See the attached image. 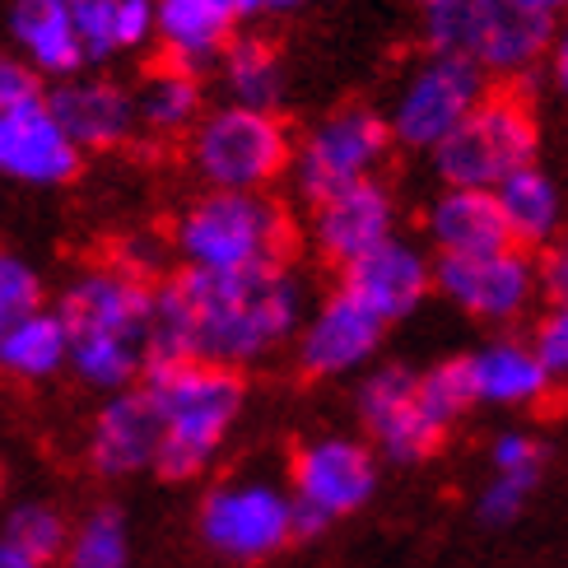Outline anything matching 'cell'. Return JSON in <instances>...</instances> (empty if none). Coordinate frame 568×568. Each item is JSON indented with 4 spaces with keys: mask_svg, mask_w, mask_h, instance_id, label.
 Wrapping results in <instances>:
<instances>
[{
    "mask_svg": "<svg viewBox=\"0 0 568 568\" xmlns=\"http://www.w3.org/2000/svg\"><path fill=\"white\" fill-rule=\"evenodd\" d=\"M303 275L290 262L252 271H182L154 290L150 368L163 364H220L247 368L298 341Z\"/></svg>",
    "mask_w": 568,
    "mask_h": 568,
    "instance_id": "1",
    "label": "cell"
},
{
    "mask_svg": "<svg viewBox=\"0 0 568 568\" xmlns=\"http://www.w3.org/2000/svg\"><path fill=\"white\" fill-rule=\"evenodd\" d=\"M150 275L126 262L84 266L61 290L57 313L70 331V368L93 392H126L150 373V317H154Z\"/></svg>",
    "mask_w": 568,
    "mask_h": 568,
    "instance_id": "2",
    "label": "cell"
},
{
    "mask_svg": "<svg viewBox=\"0 0 568 568\" xmlns=\"http://www.w3.org/2000/svg\"><path fill=\"white\" fill-rule=\"evenodd\" d=\"M159 415V462L163 480H196L224 453V443L247 406V387L220 364H163L140 383Z\"/></svg>",
    "mask_w": 568,
    "mask_h": 568,
    "instance_id": "3",
    "label": "cell"
},
{
    "mask_svg": "<svg viewBox=\"0 0 568 568\" xmlns=\"http://www.w3.org/2000/svg\"><path fill=\"white\" fill-rule=\"evenodd\" d=\"M290 239V210L266 192H205L173 224V252L182 271L210 275L284 262Z\"/></svg>",
    "mask_w": 568,
    "mask_h": 568,
    "instance_id": "4",
    "label": "cell"
},
{
    "mask_svg": "<svg viewBox=\"0 0 568 568\" xmlns=\"http://www.w3.org/2000/svg\"><path fill=\"white\" fill-rule=\"evenodd\" d=\"M555 19H540L517 0H443L424 10L429 52H453L476 61L485 75L523 80L546 61Z\"/></svg>",
    "mask_w": 568,
    "mask_h": 568,
    "instance_id": "5",
    "label": "cell"
},
{
    "mask_svg": "<svg viewBox=\"0 0 568 568\" xmlns=\"http://www.w3.org/2000/svg\"><path fill=\"white\" fill-rule=\"evenodd\" d=\"M186 159L210 192H266L290 173L294 135L280 112L220 103L186 135Z\"/></svg>",
    "mask_w": 568,
    "mask_h": 568,
    "instance_id": "6",
    "label": "cell"
},
{
    "mask_svg": "<svg viewBox=\"0 0 568 568\" xmlns=\"http://www.w3.org/2000/svg\"><path fill=\"white\" fill-rule=\"evenodd\" d=\"M536 150H540L536 112L527 108L523 93L499 89V93H485L480 108L470 112L429 159H434V173L443 186L494 192V186L513 178L517 169H531Z\"/></svg>",
    "mask_w": 568,
    "mask_h": 568,
    "instance_id": "7",
    "label": "cell"
},
{
    "mask_svg": "<svg viewBox=\"0 0 568 568\" xmlns=\"http://www.w3.org/2000/svg\"><path fill=\"white\" fill-rule=\"evenodd\" d=\"M387 150H392L387 116H377L364 103L326 112L317 126H307L303 140H294V163H290L294 192L307 205H317L326 196L345 192V186L373 182Z\"/></svg>",
    "mask_w": 568,
    "mask_h": 568,
    "instance_id": "8",
    "label": "cell"
},
{
    "mask_svg": "<svg viewBox=\"0 0 568 568\" xmlns=\"http://www.w3.org/2000/svg\"><path fill=\"white\" fill-rule=\"evenodd\" d=\"M485 93H489L485 70L476 61L453 57V52H424L406 70V80H400L392 99V112H387L392 145L434 154L480 108Z\"/></svg>",
    "mask_w": 568,
    "mask_h": 568,
    "instance_id": "9",
    "label": "cell"
},
{
    "mask_svg": "<svg viewBox=\"0 0 568 568\" xmlns=\"http://www.w3.org/2000/svg\"><path fill=\"white\" fill-rule=\"evenodd\" d=\"M201 540L233 564H262L294 540V494L266 476H229L201 504Z\"/></svg>",
    "mask_w": 568,
    "mask_h": 568,
    "instance_id": "10",
    "label": "cell"
},
{
    "mask_svg": "<svg viewBox=\"0 0 568 568\" xmlns=\"http://www.w3.org/2000/svg\"><path fill=\"white\" fill-rule=\"evenodd\" d=\"M294 494V536H317L336 517L359 513L377 494V457L373 447L345 434L307 438L290 462Z\"/></svg>",
    "mask_w": 568,
    "mask_h": 568,
    "instance_id": "11",
    "label": "cell"
},
{
    "mask_svg": "<svg viewBox=\"0 0 568 568\" xmlns=\"http://www.w3.org/2000/svg\"><path fill=\"white\" fill-rule=\"evenodd\" d=\"M434 290L453 307H462L466 317L508 326L531 307L540 290V271L523 247H504L489 256H438Z\"/></svg>",
    "mask_w": 568,
    "mask_h": 568,
    "instance_id": "12",
    "label": "cell"
},
{
    "mask_svg": "<svg viewBox=\"0 0 568 568\" xmlns=\"http://www.w3.org/2000/svg\"><path fill=\"white\" fill-rule=\"evenodd\" d=\"M359 419L373 438V453L396 466H415L438 453L447 438L419 400V373L406 364H383L359 383Z\"/></svg>",
    "mask_w": 568,
    "mask_h": 568,
    "instance_id": "13",
    "label": "cell"
},
{
    "mask_svg": "<svg viewBox=\"0 0 568 568\" xmlns=\"http://www.w3.org/2000/svg\"><path fill=\"white\" fill-rule=\"evenodd\" d=\"M383 336L387 322L336 284L298 326V368L307 377H345L373 359Z\"/></svg>",
    "mask_w": 568,
    "mask_h": 568,
    "instance_id": "14",
    "label": "cell"
},
{
    "mask_svg": "<svg viewBox=\"0 0 568 568\" xmlns=\"http://www.w3.org/2000/svg\"><path fill=\"white\" fill-rule=\"evenodd\" d=\"M307 233H313V247L326 256V262L345 271L349 262H359V256H368L396 239L392 186L383 178H373V182L345 186V192L317 201Z\"/></svg>",
    "mask_w": 568,
    "mask_h": 568,
    "instance_id": "15",
    "label": "cell"
},
{
    "mask_svg": "<svg viewBox=\"0 0 568 568\" xmlns=\"http://www.w3.org/2000/svg\"><path fill=\"white\" fill-rule=\"evenodd\" d=\"M75 140L61 131L52 103H19L0 108V178L23 186H65L80 173Z\"/></svg>",
    "mask_w": 568,
    "mask_h": 568,
    "instance_id": "16",
    "label": "cell"
},
{
    "mask_svg": "<svg viewBox=\"0 0 568 568\" xmlns=\"http://www.w3.org/2000/svg\"><path fill=\"white\" fill-rule=\"evenodd\" d=\"M52 103V116L61 122V131L75 140L80 154H108V150H122L126 140L140 131L135 122V93L116 80L103 75H80L75 80H61L47 93Z\"/></svg>",
    "mask_w": 568,
    "mask_h": 568,
    "instance_id": "17",
    "label": "cell"
},
{
    "mask_svg": "<svg viewBox=\"0 0 568 568\" xmlns=\"http://www.w3.org/2000/svg\"><path fill=\"white\" fill-rule=\"evenodd\" d=\"M89 466L108 480H126L140 470H154L159 462V415L145 387L112 392L103 410L89 424Z\"/></svg>",
    "mask_w": 568,
    "mask_h": 568,
    "instance_id": "18",
    "label": "cell"
},
{
    "mask_svg": "<svg viewBox=\"0 0 568 568\" xmlns=\"http://www.w3.org/2000/svg\"><path fill=\"white\" fill-rule=\"evenodd\" d=\"M341 290L354 294L373 317H383L387 326L410 317L424 303V294L434 290V262L424 256L415 243L392 239L377 252L359 256L341 271Z\"/></svg>",
    "mask_w": 568,
    "mask_h": 568,
    "instance_id": "19",
    "label": "cell"
},
{
    "mask_svg": "<svg viewBox=\"0 0 568 568\" xmlns=\"http://www.w3.org/2000/svg\"><path fill=\"white\" fill-rule=\"evenodd\" d=\"M6 29L14 42V57L38 70V80H75L89 65L84 42L70 19V0H10Z\"/></svg>",
    "mask_w": 568,
    "mask_h": 568,
    "instance_id": "20",
    "label": "cell"
},
{
    "mask_svg": "<svg viewBox=\"0 0 568 568\" xmlns=\"http://www.w3.org/2000/svg\"><path fill=\"white\" fill-rule=\"evenodd\" d=\"M159 33L154 42L163 47V61L201 70L224 57V47L239 38V0H154Z\"/></svg>",
    "mask_w": 568,
    "mask_h": 568,
    "instance_id": "21",
    "label": "cell"
},
{
    "mask_svg": "<svg viewBox=\"0 0 568 568\" xmlns=\"http://www.w3.org/2000/svg\"><path fill=\"white\" fill-rule=\"evenodd\" d=\"M466 373H470L476 406H504V410L540 406L555 383V373L540 364L536 345L517 336H499L480 345L476 354H466Z\"/></svg>",
    "mask_w": 568,
    "mask_h": 568,
    "instance_id": "22",
    "label": "cell"
},
{
    "mask_svg": "<svg viewBox=\"0 0 568 568\" xmlns=\"http://www.w3.org/2000/svg\"><path fill=\"white\" fill-rule=\"evenodd\" d=\"M424 233H429L438 256H489L513 247L499 201L494 192H476V186H443L424 210Z\"/></svg>",
    "mask_w": 568,
    "mask_h": 568,
    "instance_id": "23",
    "label": "cell"
},
{
    "mask_svg": "<svg viewBox=\"0 0 568 568\" xmlns=\"http://www.w3.org/2000/svg\"><path fill=\"white\" fill-rule=\"evenodd\" d=\"M131 93H135V122H140V131L159 135V140L192 135L196 122L205 116L201 75H196V70H186V65H173V61H159L154 70H145Z\"/></svg>",
    "mask_w": 568,
    "mask_h": 568,
    "instance_id": "24",
    "label": "cell"
},
{
    "mask_svg": "<svg viewBox=\"0 0 568 568\" xmlns=\"http://www.w3.org/2000/svg\"><path fill=\"white\" fill-rule=\"evenodd\" d=\"M494 201L504 210L508 239L513 247H550L564 229V192L546 169H517L513 178H504L494 186Z\"/></svg>",
    "mask_w": 568,
    "mask_h": 568,
    "instance_id": "25",
    "label": "cell"
},
{
    "mask_svg": "<svg viewBox=\"0 0 568 568\" xmlns=\"http://www.w3.org/2000/svg\"><path fill=\"white\" fill-rule=\"evenodd\" d=\"M70 19L89 61L140 52L159 33L154 0H70Z\"/></svg>",
    "mask_w": 568,
    "mask_h": 568,
    "instance_id": "26",
    "label": "cell"
},
{
    "mask_svg": "<svg viewBox=\"0 0 568 568\" xmlns=\"http://www.w3.org/2000/svg\"><path fill=\"white\" fill-rule=\"evenodd\" d=\"M61 368H70V331L57 307H38L0 336V377L10 383H47Z\"/></svg>",
    "mask_w": 568,
    "mask_h": 568,
    "instance_id": "27",
    "label": "cell"
},
{
    "mask_svg": "<svg viewBox=\"0 0 568 568\" xmlns=\"http://www.w3.org/2000/svg\"><path fill=\"white\" fill-rule=\"evenodd\" d=\"M215 70H220L224 103L280 112V103H284V57L275 52V42L256 38V33H239L224 47Z\"/></svg>",
    "mask_w": 568,
    "mask_h": 568,
    "instance_id": "28",
    "label": "cell"
},
{
    "mask_svg": "<svg viewBox=\"0 0 568 568\" xmlns=\"http://www.w3.org/2000/svg\"><path fill=\"white\" fill-rule=\"evenodd\" d=\"M131 559V531H126V517L116 508H93L84 513L75 527H70L65 540V568H126Z\"/></svg>",
    "mask_w": 568,
    "mask_h": 568,
    "instance_id": "29",
    "label": "cell"
},
{
    "mask_svg": "<svg viewBox=\"0 0 568 568\" xmlns=\"http://www.w3.org/2000/svg\"><path fill=\"white\" fill-rule=\"evenodd\" d=\"M70 527L75 523H65V513L52 508V504H19L6 517V540L19 546L23 555H33L38 564H57L65 555Z\"/></svg>",
    "mask_w": 568,
    "mask_h": 568,
    "instance_id": "30",
    "label": "cell"
},
{
    "mask_svg": "<svg viewBox=\"0 0 568 568\" xmlns=\"http://www.w3.org/2000/svg\"><path fill=\"white\" fill-rule=\"evenodd\" d=\"M419 400L424 410L434 415V424L443 434L457 429V419L476 406V392H470V373H466V359H443L434 368L419 373Z\"/></svg>",
    "mask_w": 568,
    "mask_h": 568,
    "instance_id": "31",
    "label": "cell"
},
{
    "mask_svg": "<svg viewBox=\"0 0 568 568\" xmlns=\"http://www.w3.org/2000/svg\"><path fill=\"white\" fill-rule=\"evenodd\" d=\"M47 307V294H42V275L33 262H23L19 252H6L0 247V336L19 322Z\"/></svg>",
    "mask_w": 568,
    "mask_h": 568,
    "instance_id": "32",
    "label": "cell"
},
{
    "mask_svg": "<svg viewBox=\"0 0 568 568\" xmlns=\"http://www.w3.org/2000/svg\"><path fill=\"white\" fill-rule=\"evenodd\" d=\"M546 470V443L523 434V429H508L494 438L489 447V476H513V480H540Z\"/></svg>",
    "mask_w": 568,
    "mask_h": 568,
    "instance_id": "33",
    "label": "cell"
},
{
    "mask_svg": "<svg viewBox=\"0 0 568 568\" xmlns=\"http://www.w3.org/2000/svg\"><path fill=\"white\" fill-rule=\"evenodd\" d=\"M531 480H513V476H489L480 499H476V513L485 527H508L513 517H523L527 499H531Z\"/></svg>",
    "mask_w": 568,
    "mask_h": 568,
    "instance_id": "34",
    "label": "cell"
},
{
    "mask_svg": "<svg viewBox=\"0 0 568 568\" xmlns=\"http://www.w3.org/2000/svg\"><path fill=\"white\" fill-rule=\"evenodd\" d=\"M540 364H546L555 377H568V303H550L546 317L536 322V336H531Z\"/></svg>",
    "mask_w": 568,
    "mask_h": 568,
    "instance_id": "35",
    "label": "cell"
},
{
    "mask_svg": "<svg viewBox=\"0 0 568 568\" xmlns=\"http://www.w3.org/2000/svg\"><path fill=\"white\" fill-rule=\"evenodd\" d=\"M47 99V89L38 80V70H29L14 52H0V108H19V103H38Z\"/></svg>",
    "mask_w": 568,
    "mask_h": 568,
    "instance_id": "36",
    "label": "cell"
},
{
    "mask_svg": "<svg viewBox=\"0 0 568 568\" xmlns=\"http://www.w3.org/2000/svg\"><path fill=\"white\" fill-rule=\"evenodd\" d=\"M536 271H540V290H546L555 303H568V233H559V239L546 247Z\"/></svg>",
    "mask_w": 568,
    "mask_h": 568,
    "instance_id": "37",
    "label": "cell"
},
{
    "mask_svg": "<svg viewBox=\"0 0 568 568\" xmlns=\"http://www.w3.org/2000/svg\"><path fill=\"white\" fill-rule=\"evenodd\" d=\"M546 65H550V80L555 89L568 99V14L555 19V33H550V52H546Z\"/></svg>",
    "mask_w": 568,
    "mask_h": 568,
    "instance_id": "38",
    "label": "cell"
},
{
    "mask_svg": "<svg viewBox=\"0 0 568 568\" xmlns=\"http://www.w3.org/2000/svg\"><path fill=\"white\" fill-rule=\"evenodd\" d=\"M294 6H303V0H239V14L243 19H262V14H284Z\"/></svg>",
    "mask_w": 568,
    "mask_h": 568,
    "instance_id": "39",
    "label": "cell"
},
{
    "mask_svg": "<svg viewBox=\"0 0 568 568\" xmlns=\"http://www.w3.org/2000/svg\"><path fill=\"white\" fill-rule=\"evenodd\" d=\"M0 568H47V564H38L33 555H23L19 546H10V540L0 536Z\"/></svg>",
    "mask_w": 568,
    "mask_h": 568,
    "instance_id": "40",
    "label": "cell"
},
{
    "mask_svg": "<svg viewBox=\"0 0 568 568\" xmlns=\"http://www.w3.org/2000/svg\"><path fill=\"white\" fill-rule=\"evenodd\" d=\"M517 6H527L540 19H564L568 14V0H517Z\"/></svg>",
    "mask_w": 568,
    "mask_h": 568,
    "instance_id": "41",
    "label": "cell"
},
{
    "mask_svg": "<svg viewBox=\"0 0 568 568\" xmlns=\"http://www.w3.org/2000/svg\"><path fill=\"white\" fill-rule=\"evenodd\" d=\"M415 6H419V14H424V10H434V6H443V0H415Z\"/></svg>",
    "mask_w": 568,
    "mask_h": 568,
    "instance_id": "42",
    "label": "cell"
}]
</instances>
